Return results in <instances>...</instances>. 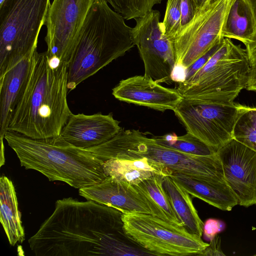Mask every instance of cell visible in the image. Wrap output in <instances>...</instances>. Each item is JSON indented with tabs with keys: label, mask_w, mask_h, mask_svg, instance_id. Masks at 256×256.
I'll return each mask as SVG.
<instances>
[{
	"label": "cell",
	"mask_w": 256,
	"mask_h": 256,
	"mask_svg": "<svg viewBox=\"0 0 256 256\" xmlns=\"http://www.w3.org/2000/svg\"><path fill=\"white\" fill-rule=\"evenodd\" d=\"M250 72L246 88L256 92V52L248 56Z\"/></svg>",
	"instance_id": "cell-32"
},
{
	"label": "cell",
	"mask_w": 256,
	"mask_h": 256,
	"mask_svg": "<svg viewBox=\"0 0 256 256\" xmlns=\"http://www.w3.org/2000/svg\"><path fill=\"white\" fill-rule=\"evenodd\" d=\"M121 130L120 122L114 118L112 114L72 113L60 136L74 146L88 149L110 140Z\"/></svg>",
	"instance_id": "cell-15"
},
{
	"label": "cell",
	"mask_w": 256,
	"mask_h": 256,
	"mask_svg": "<svg viewBox=\"0 0 256 256\" xmlns=\"http://www.w3.org/2000/svg\"><path fill=\"white\" fill-rule=\"evenodd\" d=\"M50 0H4L0 4V78L36 50Z\"/></svg>",
	"instance_id": "cell-6"
},
{
	"label": "cell",
	"mask_w": 256,
	"mask_h": 256,
	"mask_svg": "<svg viewBox=\"0 0 256 256\" xmlns=\"http://www.w3.org/2000/svg\"><path fill=\"white\" fill-rule=\"evenodd\" d=\"M4 0H0V4L2 3Z\"/></svg>",
	"instance_id": "cell-37"
},
{
	"label": "cell",
	"mask_w": 256,
	"mask_h": 256,
	"mask_svg": "<svg viewBox=\"0 0 256 256\" xmlns=\"http://www.w3.org/2000/svg\"><path fill=\"white\" fill-rule=\"evenodd\" d=\"M173 111L188 132L216 150L232 138L236 104H216L183 96Z\"/></svg>",
	"instance_id": "cell-10"
},
{
	"label": "cell",
	"mask_w": 256,
	"mask_h": 256,
	"mask_svg": "<svg viewBox=\"0 0 256 256\" xmlns=\"http://www.w3.org/2000/svg\"><path fill=\"white\" fill-rule=\"evenodd\" d=\"M4 138L21 166L40 172L50 181H62L80 189L98 184L106 177L103 161L88 150L70 144L60 135L33 139L8 130Z\"/></svg>",
	"instance_id": "cell-3"
},
{
	"label": "cell",
	"mask_w": 256,
	"mask_h": 256,
	"mask_svg": "<svg viewBox=\"0 0 256 256\" xmlns=\"http://www.w3.org/2000/svg\"><path fill=\"white\" fill-rule=\"evenodd\" d=\"M234 0H215L200 8L170 40L176 64L187 68L224 38L222 30Z\"/></svg>",
	"instance_id": "cell-9"
},
{
	"label": "cell",
	"mask_w": 256,
	"mask_h": 256,
	"mask_svg": "<svg viewBox=\"0 0 256 256\" xmlns=\"http://www.w3.org/2000/svg\"><path fill=\"white\" fill-rule=\"evenodd\" d=\"M250 62L246 50L224 38L214 54L190 80L176 89L184 97L216 104H230L246 88Z\"/></svg>",
	"instance_id": "cell-5"
},
{
	"label": "cell",
	"mask_w": 256,
	"mask_h": 256,
	"mask_svg": "<svg viewBox=\"0 0 256 256\" xmlns=\"http://www.w3.org/2000/svg\"><path fill=\"white\" fill-rule=\"evenodd\" d=\"M180 8L182 26L194 18L198 8L194 0H181Z\"/></svg>",
	"instance_id": "cell-30"
},
{
	"label": "cell",
	"mask_w": 256,
	"mask_h": 256,
	"mask_svg": "<svg viewBox=\"0 0 256 256\" xmlns=\"http://www.w3.org/2000/svg\"><path fill=\"white\" fill-rule=\"evenodd\" d=\"M160 13L152 10L144 16L134 19L132 35L143 61L144 76L160 84L172 80L176 60L172 42L163 34Z\"/></svg>",
	"instance_id": "cell-11"
},
{
	"label": "cell",
	"mask_w": 256,
	"mask_h": 256,
	"mask_svg": "<svg viewBox=\"0 0 256 256\" xmlns=\"http://www.w3.org/2000/svg\"><path fill=\"white\" fill-rule=\"evenodd\" d=\"M162 184V175L154 174L134 186L148 204L152 215L183 226L171 205Z\"/></svg>",
	"instance_id": "cell-21"
},
{
	"label": "cell",
	"mask_w": 256,
	"mask_h": 256,
	"mask_svg": "<svg viewBox=\"0 0 256 256\" xmlns=\"http://www.w3.org/2000/svg\"><path fill=\"white\" fill-rule=\"evenodd\" d=\"M159 144L176 150L196 156H212L217 150L189 132L182 136L168 134L154 138Z\"/></svg>",
	"instance_id": "cell-24"
},
{
	"label": "cell",
	"mask_w": 256,
	"mask_h": 256,
	"mask_svg": "<svg viewBox=\"0 0 256 256\" xmlns=\"http://www.w3.org/2000/svg\"><path fill=\"white\" fill-rule=\"evenodd\" d=\"M250 6L254 15L256 23V0H245Z\"/></svg>",
	"instance_id": "cell-34"
},
{
	"label": "cell",
	"mask_w": 256,
	"mask_h": 256,
	"mask_svg": "<svg viewBox=\"0 0 256 256\" xmlns=\"http://www.w3.org/2000/svg\"><path fill=\"white\" fill-rule=\"evenodd\" d=\"M126 234L156 256H198L209 244L201 237L151 214L122 213Z\"/></svg>",
	"instance_id": "cell-8"
},
{
	"label": "cell",
	"mask_w": 256,
	"mask_h": 256,
	"mask_svg": "<svg viewBox=\"0 0 256 256\" xmlns=\"http://www.w3.org/2000/svg\"><path fill=\"white\" fill-rule=\"evenodd\" d=\"M215 0H194L196 3L198 8L199 9L202 6L205 4L210 2H213Z\"/></svg>",
	"instance_id": "cell-36"
},
{
	"label": "cell",
	"mask_w": 256,
	"mask_h": 256,
	"mask_svg": "<svg viewBox=\"0 0 256 256\" xmlns=\"http://www.w3.org/2000/svg\"><path fill=\"white\" fill-rule=\"evenodd\" d=\"M118 139L120 152L116 158H146L154 162L164 176L178 172L200 178H224L217 154L200 156L182 152L161 145L154 138H148L136 130L122 128Z\"/></svg>",
	"instance_id": "cell-7"
},
{
	"label": "cell",
	"mask_w": 256,
	"mask_h": 256,
	"mask_svg": "<svg viewBox=\"0 0 256 256\" xmlns=\"http://www.w3.org/2000/svg\"><path fill=\"white\" fill-rule=\"evenodd\" d=\"M79 194L87 200L113 207L122 213L151 214L148 204L134 186L112 176H108L98 184L80 188Z\"/></svg>",
	"instance_id": "cell-16"
},
{
	"label": "cell",
	"mask_w": 256,
	"mask_h": 256,
	"mask_svg": "<svg viewBox=\"0 0 256 256\" xmlns=\"http://www.w3.org/2000/svg\"><path fill=\"white\" fill-rule=\"evenodd\" d=\"M124 20L106 0L93 4L68 64L69 91L134 46Z\"/></svg>",
	"instance_id": "cell-4"
},
{
	"label": "cell",
	"mask_w": 256,
	"mask_h": 256,
	"mask_svg": "<svg viewBox=\"0 0 256 256\" xmlns=\"http://www.w3.org/2000/svg\"><path fill=\"white\" fill-rule=\"evenodd\" d=\"M216 154L238 204L247 208L256 204V152L232 138Z\"/></svg>",
	"instance_id": "cell-13"
},
{
	"label": "cell",
	"mask_w": 256,
	"mask_h": 256,
	"mask_svg": "<svg viewBox=\"0 0 256 256\" xmlns=\"http://www.w3.org/2000/svg\"><path fill=\"white\" fill-rule=\"evenodd\" d=\"M245 46L248 57L256 52V29L252 38Z\"/></svg>",
	"instance_id": "cell-33"
},
{
	"label": "cell",
	"mask_w": 256,
	"mask_h": 256,
	"mask_svg": "<svg viewBox=\"0 0 256 256\" xmlns=\"http://www.w3.org/2000/svg\"><path fill=\"white\" fill-rule=\"evenodd\" d=\"M220 238L216 235L210 240L208 246L198 256H224L220 246Z\"/></svg>",
	"instance_id": "cell-31"
},
{
	"label": "cell",
	"mask_w": 256,
	"mask_h": 256,
	"mask_svg": "<svg viewBox=\"0 0 256 256\" xmlns=\"http://www.w3.org/2000/svg\"><path fill=\"white\" fill-rule=\"evenodd\" d=\"M102 168L106 176H112L132 186L138 184L155 174L136 168L130 159L111 158L104 162Z\"/></svg>",
	"instance_id": "cell-25"
},
{
	"label": "cell",
	"mask_w": 256,
	"mask_h": 256,
	"mask_svg": "<svg viewBox=\"0 0 256 256\" xmlns=\"http://www.w3.org/2000/svg\"><path fill=\"white\" fill-rule=\"evenodd\" d=\"M33 56L22 60L0 78V138L8 131L16 106L26 88Z\"/></svg>",
	"instance_id": "cell-17"
},
{
	"label": "cell",
	"mask_w": 256,
	"mask_h": 256,
	"mask_svg": "<svg viewBox=\"0 0 256 256\" xmlns=\"http://www.w3.org/2000/svg\"><path fill=\"white\" fill-rule=\"evenodd\" d=\"M96 0H54L45 25L49 58L68 64L88 12Z\"/></svg>",
	"instance_id": "cell-12"
},
{
	"label": "cell",
	"mask_w": 256,
	"mask_h": 256,
	"mask_svg": "<svg viewBox=\"0 0 256 256\" xmlns=\"http://www.w3.org/2000/svg\"><path fill=\"white\" fill-rule=\"evenodd\" d=\"M222 40L214 45L206 53L198 58L190 67L186 68L185 78L184 82L187 81L192 78L205 64L219 48Z\"/></svg>",
	"instance_id": "cell-28"
},
{
	"label": "cell",
	"mask_w": 256,
	"mask_h": 256,
	"mask_svg": "<svg viewBox=\"0 0 256 256\" xmlns=\"http://www.w3.org/2000/svg\"><path fill=\"white\" fill-rule=\"evenodd\" d=\"M181 0H168L164 19L161 22L163 34L170 40L181 27Z\"/></svg>",
	"instance_id": "cell-27"
},
{
	"label": "cell",
	"mask_w": 256,
	"mask_h": 256,
	"mask_svg": "<svg viewBox=\"0 0 256 256\" xmlns=\"http://www.w3.org/2000/svg\"><path fill=\"white\" fill-rule=\"evenodd\" d=\"M256 29L254 15L248 2L245 0H234L222 30V37L236 40L246 45Z\"/></svg>",
	"instance_id": "cell-22"
},
{
	"label": "cell",
	"mask_w": 256,
	"mask_h": 256,
	"mask_svg": "<svg viewBox=\"0 0 256 256\" xmlns=\"http://www.w3.org/2000/svg\"><path fill=\"white\" fill-rule=\"evenodd\" d=\"M192 196L220 210L230 211L238 201L224 178L206 179L174 172L170 175Z\"/></svg>",
	"instance_id": "cell-18"
},
{
	"label": "cell",
	"mask_w": 256,
	"mask_h": 256,
	"mask_svg": "<svg viewBox=\"0 0 256 256\" xmlns=\"http://www.w3.org/2000/svg\"><path fill=\"white\" fill-rule=\"evenodd\" d=\"M67 83L68 64L52 67L46 52L36 50L28 83L8 130L33 139L60 136L72 114L67 102Z\"/></svg>",
	"instance_id": "cell-2"
},
{
	"label": "cell",
	"mask_w": 256,
	"mask_h": 256,
	"mask_svg": "<svg viewBox=\"0 0 256 256\" xmlns=\"http://www.w3.org/2000/svg\"><path fill=\"white\" fill-rule=\"evenodd\" d=\"M236 106L238 112L232 138L256 152V107Z\"/></svg>",
	"instance_id": "cell-23"
},
{
	"label": "cell",
	"mask_w": 256,
	"mask_h": 256,
	"mask_svg": "<svg viewBox=\"0 0 256 256\" xmlns=\"http://www.w3.org/2000/svg\"><path fill=\"white\" fill-rule=\"evenodd\" d=\"M162 184L182 226L188 232L202 237L204 223L192 204L190 194L170 176H162Z\"/></svg>",
	"instance_id": "cell-19"
},
{
	"label": "cell",
	"mask_w": 256,
	"mask_h": 256,
	"mask_svg": "<svg viewBox=\"0 0 256 256\" xmlns=\"http://www.w3.org/2000/svg\"><path fill=\"white\" fill-rule=\"evenodd\" d=\"M112 94L119 100L160 111L174 110L183 98L176 88L163 86L144 75L122 80Z\"/></svg>",
	"instance_id": "cell-14"
},
{
	"label": "cell",
	"mask_w": 256,
	"mask_h": 256,
	"mask_svg": "<svg viewBox=\"0 0 256 256\" xmlns=\"http://www.w3.org/2000/svg\"><path fill=\"white\" fill-rule=\"evenodd\" d=\"M4 139H0L1 148H0V166H2L4 164V145L3 142Z\"/></svg>",
	"instance_id": "cell-35"
},
{
	"label": "cell",
	"mask_w": 256,
	"mask_h": 256,
	"mask_svg": "<svg viewBox=\"0 0 256 256\" xmlns=\"http://www.w3.org/2000/svg\"><path fill=\"white\" fill-rule=\"evenodd\" d=\"M0 222L10 244L22 243L25 234L16 192L12 182L6 176L0 178Z\"/></svg>",
	"instance_id": "cell-20"
},
{
	"label": "cell",
	"mask_w": 256,
	"mask_h": 256,
	"mask_svg": "<svg viewBox=\"0 0 256 256\" xmlns=\"http://www.w3.org/2000/svg\"><path fill=\"white\" fill-rule=\"evenodd\" d=\"M122 215L92 200H58L30 247L36 256H155L126 234Z\"/></svg>",
	"instance_id": "cell-1"
},
{
	"label": "cell",
	"mask_w": 256,
	"mask_h": 256,
	"mask_svg": "<svg viewBox=\"0 0 256 256\" xmlns=\"http://www.w3.org/2000/svg\"><path fill=\"white\" fill-rule=\"evenodd\" d=\"M114 10L124 20L142 17L150 12L153 6L162 0H106Z\"/></svg>",
	"instance_id": "cell-26"
},
{
	"label": "cell",
	"mask_w": 256,
	"mask_h": 256,
	"mask_svg": "<svg viewBox=\"0 0 256 256\" xmlns=\"http://www.w3.org/2000/svg\"><path fill=\"white\" fill-rule=\"evenodd\" d=\"M226 228L225 223L220 220L210 218L204 224L203 234L206 240L210 241L218 234L222 232Z\"/></svg>",
	"instance_id": "cell-29"
}]
</instances>
